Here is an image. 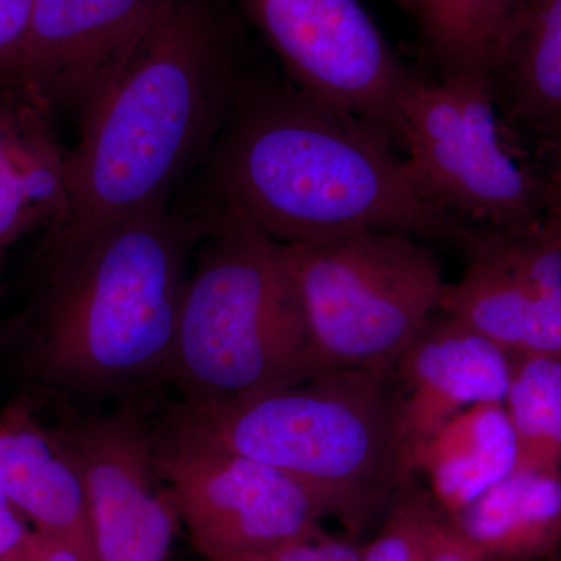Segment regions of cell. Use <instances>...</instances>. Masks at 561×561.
<instances>
[{
    "label": "cell",
    "mask_w": 561,
    "mask_h": 561,
    "mask_svg": "<svg viewBox=\"0 0 561 561\" xmlns=\"http://www.w3.org/2000/svg\"><path fill=\"white\" fill-rule=\"evenodd\" d=\"M360 549L353 542L321 537L291 542L278 551L251 561H360Z\"/></svg>",
    "instance_id": "obj_24"
},
{
    "label": "cell",
    "mask_w": 561,
    "mask_h": 561,
    "mask_svg": "<svg viewBox=\"0 0 561 561\" xmlns=\"http://www.w3.org/2000/svg\"><path fill=\"white\" fill-rule=\"evenodd\" d=\"M247 76L209 0H173L68 154V214L43 232L80 238L168 205L203 161Z\"/></svg>",
    "instance_id": "obj_3"
},
{
    "label": "cell",
    "mask_w": 561,
    "mask_h": 561,
    "mask_svg": "<svg viewBox=\"0 0 561 561\" xmlns=\"http://www.w3.org/2000/svg\"><path fill=\"white\" fill-rule=\"evenodd\" d=\"M415 478L398 491L381 530L360 549V561H424L427 527L437 512Z\"/></svg>",
    "instance_id": "obj_21"
},
{
    "label": "cell",
    "mask_w": 561,
    "mask_h": 561,
    "mask_svg": "<svg viewBox=\"0 0 561 561\" xmlns=\"http://www.w3.org/2000/svg\"><path fill=\"white\" fill-rule=\"evenodd\" d=\"M2 279H0V341H2L3 324H5V320L2 317Z\"/></svg>",
    "instance_id": "obj_29"
},
{
    "label": "cell",
    "mask_w": 561,
    "mask_h": 561,
    "mask_svg": "<svg viewBox=\"0 0 561 561\" xmlns=\"http://www.w3.org/2000/svg\"><path fill=\"white\" fill-rule=\"evenodd\" d=\"M508 135L527 154L561 139V0H529L526 20L493 80Z\"/></svg>",
    "instance_id": "obj_15"
},
{
    "label": "cell",
    "mask_w": 561,
    "mask_h": 561,
    "mask_svg": "<svg viewBox=\"0 0 561 561\" xmlns=\"http://www.w3.org/2000/svg\"><path fill=\"white\" fill-rule=\"evenodd\" d=\"M463 275L443 290L438 312L508 354L561 356V221L483 231Z\"/></svg>",
    "instance_id": "obj_12"
},
{
    "label": "cell",
    "mask_w": 561,
    "mask_h": 561,
    "mask_svg": "<svg viewBox=\"0 0 561 561\" xmlns=\"http://www.w3.org/2000/svg\"><path fill=\"white\" fill-rule=\"evenodd\" d=\"M453 524L483 561H535L561 546V471L516 468Z\"/></svg>",
    "instance_id": "obj_16"
},
{
    "label": "cell",
    "mask_w": 561,
    "mask_h": 561,
    "mask_svg": "<svg viewBox=\"0 0 561 561\" xmlns=\"http://www.w3.org/2000/svg\"><path fill=\"white\" fill-rule=\"evenodd\" d=\"M247 3L295 88L394 139L397 103L411 72L394 58L360 0Z\"/></svg>",
    "instance_id": "obj_10"
},
{
    "label": "cell",
    "mask_w": 561,
    "mask_h": 561,
    "mask_svg": "<svg viewBox=\"0 0 561 561\" xmlns=\"http://www.w3.org/2000/svg\"><path fill=\"white\" fill-rule=\"evenodd\" d=\"M518 442L504 402H483L449 420L415 459L446 518L470 507L516 470Z\"/></svg>",
    "instance_id": "obj_17"
},
{
    "label": "cell",
    "mask_w": 561,
    "mask_h": 561,
    "mask_svg": "<svg viewBox=\"0 0 561 561\" xmlns=\"http://www.w3.org/2000/svg\"><path fill=\"white\" fill-rule=\"evenodd\" d=\"M546 187L561 190V146L530 158Z\"/></svg>",
    "instance_id": "obj_27"
},
{
    "label": "cell",
    "mask_w": 561,
    "mask_h": 561,
    "mask_svg": "<svg viewBox=\"0 0 561 561\" xmlns=\"http://www.w3.org/2000/svg\"><path fill=\"white\" fill-rule=\"evenodd\" d=\"M158 426L275 468L353 535L389 511L409 479L391 373L324 371L232 401L161 391L146 404Z\"/></svg>",
    "instance_id": "obj_4"
},
{
    "label": "cell",
    "mask_w": 561,
    "mask_h": 561,
    "mask_svg": "<svg viewBox=\"0 0 561 561\" xmlns=\"http://www.w3.org/2000/svg\"><path fill=\"white\" fill-rule=\"evenodd\" d=\"M559 146H561V139L559 140V142L553 144V146L548 147V149H545V150L553 149V147H559ZM545 150H541V151H545ZM541 151H538V153H541ZM538 153H535V154H538ZM535 154H531V157H535Z\"/></svg>",
    "instance_id": "obj_31"
},
{
    "label": "cell",
    "mask_w": 561,
    "mask_h": 561,
    "mask_svg": "<svg viewBox=\"0 0 561 561\" xmlns=\"http://www.w3.org/2000/svg\"><path fill=\"white\" fill-rule=\"evenodd\" d=\"M35 2L0 0V90L22 92V62Z\"/></svg>",
    "instance_id": "obj_22"
},
{
    "label": "cell",
    "mask_w": 561,
    "mask_h": 561,
    "mask_svg": "<svg viewBox=\"0 0 561 561\" xmlns=\"http://www.w3.org/2000/svg\"><path fill=\"white\" fill-rule=\"evenodd\" d=\"M50 220L20 190L0 181V256L28 232L49 227Z\"/></svg>",
    "instance_id": "obj_23"
},
{
    "label": "cell",
    "mask_w": 561,
    "mask_h": 561,
    "mask_svg": "<svg viewBox=\"0 0 561 561\" xmlns=\"http://www.w3.org/2000/svg\"><path fill=\"white\" fill-rule=\"evenodd\" d=\"M389 133L298 90L247 79L206 154L208 210L283 245L379 230L470 251L482 230L424 190Z\"/></svg>",
    "instance_id": "obj_2"
},
{
    "label": "cell",
    "mask_w": 561,
    "mask_h": 561,
    "mask_svg": "<svg viewBox=\"0 0 561 561\" xmlns=\"http://www.w3.org/2000/svg\"><path fill=\"white\" fill-rule=\"evenodd\" d=\"M284 249L317 375L393 371L440 308L442 262L412 236L365 230Z\"/></svg>",
    "instance_id": "obj_6"
},
{
    "label": "cell",
    "mask_w": 561,
    "mask_h": 561,
    "mask_svg": "<svg viewBox=\"0 0 561 561\" xmlns=\"http://www.w3.org/2000/svg\"><path fill=\"white\" fill-rule=\"evenodd\" d=\"M394 140L424 190L471 227L523 230L546 219L545 184L502 124L489 77L409 73Z\"/></svg>",
    "instance_id": "obj_7"
},
{
    "label": "cell",
    "mask_w": 561,
    "mask_h": 561,
    "mask_svg": "<svg viewBox=\"0 0 561 561\" xmlns=\"http://www.w3.org/2000/svg\"><path fill=\"white\" fill-rule=\"evenodd\" d=\"M546 216L561 221V190L546 187Z\"/></svg>",
    "instance_id": "obj_28"
},
{
    "label": "cell",
    "mask_w": 561,
    "mask_h": 561,
    "mask_svg": "<svg viewBox=\"0 0 561 561\" xmlns=\"http://www.w3.org/2000/svg\"><path fill=\"white\" fill-rule=\"evenodd\" d=\"M205 228L157 206L80 238L43 232L0 353L41 411L106 408L168 389L191 250Z\"/></svg>",
    "instance_id": "obj_1"
},
{
    "label": "cell",
    "mask_w": 561,
    "mask_h": 561,
    "mask_svg": "<svg viewBox=\"0 0 561 561\" xmlns=\"http://www.w3.org/2000/svg\"><path fill=\"white\" fill-rule=\"evenodd\" d=\"M512 356L453 317L432 316L391 371L404 459H415L449 420L483 402H505Z\"/></svg>",
    "instance_id": "obj_13"
},
{
    "label": "cell",
    "mask_w": 561,
    "mask_h": 561,
    "mask_svg": "<svg viewBox=\"0 0 561 561\" xmlns=\"http://www.w3.org/2000/svg\"><path fill=\"white\" fill-rule=\"evenodd\" d=\"M39 412L21 394L0 409V485L33 529L94 561L79 471L55 424Z\"/></svg>",
    "instance_id": "obj_14"
},
{
    "label": "cell",
    "mask_w": 561,
    "mask_h": 561,
    "mask_svg": "<svg viewBox=\"0 0 561 561\" xmlns=\"http://www.w3.org/2000/svg\"><path fill=\"white\" fill-rule=\"evenodd\" d=\"M529 0H415L443 76L493 80L526 20Z\"/></svg>",
    "instance_id": "obj_18"
},
{
    "label": "cell",
    "mask_w": 561,
    "mask_h": 561,
    "mask_svg": "<svg viewBox=\"0 0 561 561\" xmlns=\"http://www.w3.org/2000/svg\"><path fill=\"white\" fill-rule=\"evenodd\" d=\"M394 2L400 3L401 7H404V9L412 10L413 5H415V0H394Z\"/></svg>",
    "instance_id": "obj_30"
},
{
    "label": "cell",
    "mask_w": 561,
    "mask_h": 561,
    "mask_svg": "<svg viewBox=\"0 0 561 561\" xmlns=\"http://www.w3.org/2000/svg\"><path fill=\"white\" fill-rule=\"evenodd\" d=\"M54 119L20 91L0 90V181L24 192L50 225L68 214V154Z\"/></svg>",
    "instance_id": "obj_19"
},
{
    "label": "cell",
    "mask_w": 561,
    "mask_h": 561,
    "mask_svg": "<svg viewBox=\"0 0 561 561\" xmlns=\"http://www.w3.org/2000/svg\"><path fill=\"white\" fill-rule=\"evenodd\" d=\"M165 393L232 401L317 376L311 341L283 243L230 217L202 220Z\"/></svg>",
    "instance_id": "obj_5"
},
{
    "label": "cell",
    "mask_w": 561,
    "mask_h": 561,
    "mask_svg": "<svg viewBox=\"0 0 561 561\" xmlns=\"http://www.w3.org/2000/svg\"><path fill=\"white\" fill-rule=\"evenodd\" d=\"M87 500L94 561H168L181 523L139 402L55 412Z\"/></svg>",
    "instance_id": "obj_9"
},
{
    "label": "cell",
    "mask_w": 561,
    "mask_h": 561,
    "mask_svg": "<svg viewBox=\"0 0 561 561\" xmlns=\"http://www.w3.org/2000/svg\"><path fill=\"white\" fill-rule=\"evenodd\" d=\"M0 561H83L72 549L49 535L32 529L11 551L0 556Z\"/></svg>",
    "instance_id": "obj_26"
},
{
    "label": "cell",
    "mask_w": 561,
    "mask_h": 561,
    "mask_svg": "<svg viewBox=\"0 0 561 561\" xmlns=\"http://www.w3.org/2000/svg\"><path fill=\"white\" fill-rule=\"evenodd\" d=\"M144 413L181 526L206 560L251 561L323 535L320 505L286 474L172 434Z\"/></svg>",
    "instance_id": "obj_8"
},
{
    "label": "cell",
    "mask_w": 561,
    "mask_h": 561,
    "mask_svg": "<svg viewBox=\"0 0 561 561\" xmlns=\"http://www.w3.org/2000/svg\"><path fill=\"white\" fill-rule=\"evenodd\" d=\"M504 405L518 442L516 468L561 471V356L513 354Z\"/></svg>",
    "instance_id": "obj_20"
},
{
    "label": "cell",
    "mask_w": 561,
    "mask_h": 561,
    "mask_svg": "<svg viewBox=\"0 0 561 561\" xmlns=\"http://www.w3.org/2000/svg\"><path fill=\"white\" fill-rule=\"evenodd\" d=\"M424 561H483L479 552L440 515L432 519L424 542Z\"/></svg>",
    "instance_id": "obj_25"
},
{
    "label": "cell",
    "mask_w": 561,
    "mask_h": 561,
    "mask_svg": "<svg viewBox=\"0 0 561 561\" xmlns=\"http://www.w3.org/2000/svg\"><path fill=\"white\" fill-rule=\"evenodd\" d=\"M173 0H36L21 90L83 127Z\"/></svg>",
    "instance_id": "obj_11"
}]
</instances>
